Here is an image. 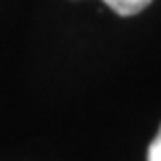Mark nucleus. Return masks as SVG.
<instances>
[{
    "instance_id": "nucleus-1",
    "label": "nucleus",
    "mask_w": 161,
    "mask_h": 161,
    "mask_svg": "<svg viewBox=\"0 0 161 161\" xmlns=\"http://www.w3.org/2000/svg\"><path fill=\"white\" fill-rule=\"evenodd\" d=\"M103 2L120 17H132L145 10L153 0H103Z\"/></svg>"
},
{
    "instance_id": "nucleus-2",
    "label": "nucleus",
    "mask_w": 161,
    "mask_h": 161,
    "mask_svg": "<svg viewBox=\"0 0 161 161\" xmlns=\"http://www.w3.org/2000/svg\"><path fill=\"white\" fill-rule=\"evenodd\" d=\"M147 161H161V126H159V132H157V136L153 138V142L149 145Z\"/></svg>"
}]
</instances>
